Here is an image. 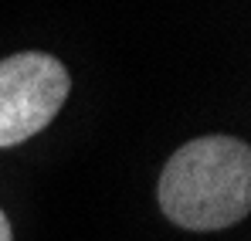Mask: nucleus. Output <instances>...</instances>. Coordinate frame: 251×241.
Returning a JSON list of instances; mask_svg holds the SVG:
<instances>
[{"label":"nucleus","instance_id":"7ed1b4c3","mask_svg":"<svg viewBox=\"0 0 251 241\" xmlns=\"http://www.w3.org/2000/svg\"><path fill=\"white\" fill-rule=\"evenodd\" d=\"M0 241H10V221L3 211H0Z\"/></svg>","mask_w":251,"mask_h":241},{"label":"nucleus","instance_id":"f257e3e1","mask_svg":"<svg viewBox=\"0 0 251 241\" xmlns=\"http://www.w3.org/2000/svg\"><path fill=\"white\" fill-rule=\"evenodd\" d=\"M160 207L176 228L221 231L251 211V150L231 136L180 146L160 177Z\"/></svg>","mask_w":251,"mask_h":241},{"label":"nucleus","instance_id":"f03ea898","mask_svg":"<svg viewBox=\"0 0 251 241\" xmlns=\"http://www.w3.org/2000/svg\"><path fill=\"white\" fill-rule=\"evenodd\" d=\"M68 68L41 51L0 61V146H17L41 133L68 99Z\"/></svg>","mask_w":251,"mask_h":241}]
</instances>
